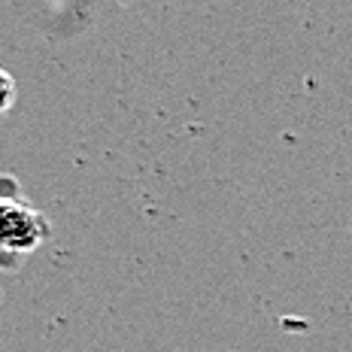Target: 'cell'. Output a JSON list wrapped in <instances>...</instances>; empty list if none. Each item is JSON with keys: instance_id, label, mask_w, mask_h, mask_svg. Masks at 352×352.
I'll return each mask as SVG.
<instances>
[{"instance_id": "obj_2", "label": "cell", "mask_w": 352, "mask_h": 352, "mask_svg": "<svg viewBox=\"0 0 352 352\" xmlns=\"http://www.w3.org/2000/svg\"><path fill=\"white\" fill-rule=\"evenodd\" d=\"M12 104H16V79L0 67V116L12 109Z\"/></svg>"}, {"instance_id": "obj_1", "label": "cell", "mask_w": 352, "mask_h": 352, "mask_svg": "<svg viewBox=\"0 0 352 352\" xmlns=\"http://www.w3.org/2000/svg\"><path fill=\"white\" fill-rule=\"evenodd\" d=\"M49 237V222L40 210L16 197H0V255H31Z\"/></svg>"}]
</instances>
